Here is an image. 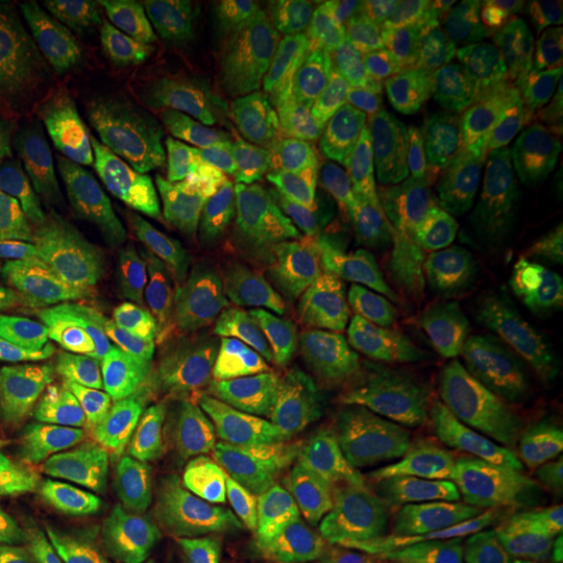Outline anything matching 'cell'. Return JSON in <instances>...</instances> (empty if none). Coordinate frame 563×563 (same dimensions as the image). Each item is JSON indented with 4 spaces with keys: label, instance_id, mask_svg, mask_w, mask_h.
<instances>
[{
    "label": "cell",
    "instance_id": "22",
    "mask_svg": "<svg viewBox=\"0 0 563 563\" xmlns=\"http://www.w3.org/2000/svg\"><path fill=\"white\" fill-rule=\"evenodd\" d=\"M463 305L472 328L474 367L504 369L541 341L543 305L532 297L474 276L463 284Z\"/></svg>",
    "mask_w": 563,
    "mask_h": 563
},
{
    "label": "cell",
    "instance_id": "32",
    "mask_svg": "<svg viewBox=\"0 0 563 563\" xmlns=\"http://www.w3.org/2000/svg\"><path fill=\"white\" fill-rule=\"evenodd\" d=\"M443 558L444 563H537L522 547L478 523L455 528L444 543Z\"/></svg>",
    "mask_w": 563,
    "mask_h": 563
},
{
    "label": "cell",
    "instance_id": "42",
    "mask_svg": "<svg viewBox=\"0 0 563 563\" xmlns=\"http://www.w3.org/2000/svg\"><path fill=\"white\" fill-rule=\"evenodd\" d=\"M2 534H4V532H2V523H0V539H2Z\"/></svg>",
    "mask_w": 563,
    "mask_h": 563
},
{
    "label": "cell",
    "instance_id": "31",
    "mask_svg": "<svg viewBox=\"0 0 563 563\" xmlns=\"http://www.w3.org/2000/svg\"><path fill=\"white\" fill-rule=\"evenodd\" d=\"M67 514H76L67 486L0 476V518L36 522L55 520Z\"/></svg>",
    "mask_w": 563,
    "mask_h": 563
},
{
    "label": "cell",
    "instance_id": "18",
    "mask_svg": "<svg viewBox=\"0 0 563 563\" xmlns=\"http://www.w3.org/2000/svg\"><path fill=\"white\" fill-rule=\"evenodd\" d=\"M197 9L211 20L223 48L246 67L299 90L316 80L280 4L269 0H202Z\"/></svg>",
    "mask_w": 563,
    "mask_h": 563
},
{
    "label": "cell",
    "instance_id": "3",
    "mask_svg": "<svg viewBox=\"0 0 563 563\" xmlns=\"http://www.w3.org/2000/svg\"><path fill=\"white\" fill-rule=\"evenodd\" d=\"M560 81V65L522 18L444 81L439 165L446 181L481 195L518 180Z\"/></svg>",
    "mask_w": 563,
    "mask_h": 563
},
{
    "label": "cell",
    "instance_id": "37",
    "mask_svg": "<svg viewBox=\"0 0 563 563\" xmlns=\"http://www.w3.org/2000/svg\"><path fill=\"white\" fill-rule=\"evenodd\" d=\"M539 38L544 51L560 67L563 65V0L539 2L537 4V25Z\"/></svg>",
    "mask_w": 563,
    "mask_h": 563
},
{
    "label": "cell",
    "instance_id": "34",
    "mask_svg": "<svg viewBox=\"0 0 563 563\" xmlns=\"http://www.w3.org/2000/svg\"><path fill=\"white\" fill-rule=\"evenodd\" d=\"M30 255V244L0 225V323L25 316L23 292L32 267Z\"/></svg>",
    "mask_w": 563,
    "mask_h": 563
},
{
    "label": "cell",
    "instance_id": "33",
    "mask_svg": "<svg viewBox=\"0 0 563 563\" xmlns=\"http://www.w3.org/2000/svg\"><path fill=\"white\" fill-rule=\"evenodd\" d=\"M284 518L295 537V563H342V547L334 532L292 497H280Z\"/></svg>",
    "mask_w": 563,
    "mask_h": 563
},
{
    "label": "cell",
    "instance_id": "6",
    "mask_svg": "<svg viewBox=\"0 0 563 563\" xmlns=\"http://www.w3.org/2000/svg\"><path fill=\"white\" fill-rule=\"evenodd\" d=\"M276 190L301 218L372 225L413 253L446 244L460 225L455 207L418 165L388 153L313 155L284 169Z\"/></svg>",
    "mask_w": 563,
    "mask_h": 563
},
{
    "label": "cell",
    "instance_id": "13",
    "mask_svg": "<svg viewBox=\"0 0 563 563\" xmlns=\"http://www.w3.org/2000/svg\"><path fill=\"white\" fill-rule=\"evenodd\" d=\"M302 53L346 92H372L388 76L395 18L376 0H292L284 4Z\"/></svg>",
    "mask_w": 563,
    "mask_h": 563
},
{
    "label": "cell",
    "instance_id": "4",
    "mask_svg": "<svg viewBox=\"0 0 563 563\" xmlns=\"http://www.w3.org/2000/svg\"><path fill=\"white\" fill-rule=\"evenodd\" d=\"M76 514L128 563H199L211 543L202 499L113 423L67 455Z\"/></svg>",
    "mask_w": 563,
    "mask_h": 563
},
{
    "label": "cell",
    "instance_id": "29",
    "mask_svg": "<svg viewBox=\"0 0 563 563\" xmlns=\"http://www.w3.org/2000/svg\"><path fill=\"white\" fill-rule=\"evenodd\" d=\"M463 284L437 286L413 297H393V309L402 323L422 330L446 346L470 351L472 328L465 316Z\"/></svg>",
    "mask_w": 563,
    "mask_h": 563
},
{
    "label": "cell",
    "instance_id": "14",
    "mask_svg": "<svg viewBox=\"0 0 563 563\" xmlns=\"http://www.w3.org/2000/svg\"><path fill=\"white\" fill-rule=\"evenodd\" d=\"M311 367L332 443L367 470L386 474L397 460L402 423L413 401L365 362L341 365L316 349Z\"/></svg>",
    "mask_w": 563,
    "mask_h": 563
},
{
    "label": "cell",
    "instance_id": "23",
    "mask_svg": "<svg viewBox=\"0 0 563 563\" xmlns=\"http://www.w3.org/2000/svg\"><path fill=\"white\" fill-rule=\"evenodd\" d=\"M520 20L516 4L504 0H444L428 11V57L443 81L478 59Z\"/></svg>",
    "mask_w": 563,
    "mask_h": 563
},
{
    "label": "cell",
    "instance_id": "16",
    "mask_svg": "<svg viewBox=\"0 0 563 563\" xmlns=\"http://www.w3.org/2000/svg\"><path fill=\"white\" fill-rule=\"evenodd\" d=\"M472 434L470 383L462 363L453 362L422 393L407 413L397 449V474L407 493L439 483Z\"/></svg>",
    "mask_w": 563,
    "mask_h": 563
},
{
    "label": "cell",
    "instance_id": "38",
    "mask_svg": "<svg viewBox=\"0 0 563 563\" xmlns=\"http://www.w3.org/2000/svg\"><path fill=\"white\" fill-rule=\"evenodd\" d=\"M539 302L543 305L541 344L563 341V278L549 290L543 301Z\"/></svg>",
    "mask_w": 563,
    "mask_h": 563
},
{
    "label": "cell",
    "instance_id": "9",
    "mask_svg": "<svg viewBox=\"0 0 563 563\" xmlns=\"http://www.w3.org/2000/svg\"><path fill=\"white\" fill-rule=\"evenodd\" d=\"M181 290L190 341L216 380L263 418L322 439L320 402L301 355L267 341L184 272Z\"/></svg>",
    "mask_w": 563,
    "mask_h": 563
},
{
    "label": "cell",
    "instance_id": "24",
    "mask_svg": "<svg viewBox=\"0 0 563 563\" xmlns=\"http://www.w3.org/2000/svg\"><path fill=\"white\" fill-rule=\"evenodd\" d=\"M0 476L60 486L67 481V455L38 402L7 384H0Z\"/></svg>",
    "mask_w": 563,
    "mask_h": 563
},
{
    "label": "cell",
    "instance_id": "26",
    "mask_svg": "<svg viewBox=\"0 0 563 563\" xmlns=\"http://www.w3.org/2000/svg\"><path fill=\"white\" fill-rule=\"evenodd\" d=\"M334 297V362H367L386 341L395 320L390 295H380L342 274L332 278Z\"/></svg>",
    "mask_w": 563,
    "mask_h": 563
},
{
    "label": "cell",
    "instance_id": "40",
    "mask_svg": "<svg viewBox=\"0 0 563 563\" xmlns=\"http://www.w3.org/2000/svg\"><path fill=\"white\" fill-rule=\"evenodd\" d=\"M544 386V390H547V395H549V399L553 402V407L558 409V413L563 418V390L555 383H547V380H541Z\"/></svg>",
    "mask_w": 563,
    "mask_h": 563
},
{
    "label": "cell",
    "instance_id": "30",
    "mask_svg": "<svg viewBox=\"0 0 563 563\" xmlns=\"http://www.w3.org/2000/svg\"><path fill=\"white\" fill-rule=\"evenodd\" d=\"M528 186L551 216L563 209V80L526 157Z\"/></svg>",
    "mask_w": 563,
    "mask_h": 563
},
{
    "label": "cell",
    "instance_id": "17",
    "mask_svg": "<svg viewBox=\"0 0 563 563\" xmlns=\"http://www.w3.org/2000/svg\"><path fill=\"white\" fill-rule=\"evenodd\" d=\"M0 384L38 402L63 451L74 453L90 441L80 397L38 320L20 316L0 323Z\"/></svg>",
    "mask_w": 563,
    "mask_h": 563
},
{
    "label": "cell",
    "instance_id": "19",
    "mask_svg": "<svg viewBox=\"0 0 563 563\" xmlns=\"http://www.w3.org/2000/svg\"><path fill=\"white\" fill-rule=\"evenodd\" d=\"M201 84L211 111L234 134H262L295 120L309 95L269 80L234 59L222 44L205 42Z\"/></svg>",
    "mask_w": 563,
    "mask_h": 563
},
{
    "label": "cell",
    "instance_id": "8",
    "mask_svg": "<svg viewBox=\"0 0 563 563\" xmlns=\"http://www.w3.org/2000/svg\"><path fill=\"white\" fill-rule=\"evenodd\" d=\"M74 228L128 316L162 332L188 325L180 267L136 181L120 176L101 184L76 211Z\"/></svg>",
    "mask_w": 563,
    "mask_h": 563
},
{
    "label": "cell",
    "instance_id": "10",
    "mask_svg": "<svg viewBox=\"0 0 563 563\" xmlns=\"http://www.w3.org/2000/svg\"><path fill=\"white\" fill-rule=\"evenodd\" d=\"M41 21L81 109L115 151L132 148L162 125L159 88L120 42L65 0L41 7Z\"/></svg>",
    "mask_w": 563,
    "mask_h": 563
},
{
    "label": "cell",
    "instance_id": "15",
    "mask_svg": "<svg viewBox=\"0 0 563 563\" xmlns=\"http://www.w3.org/2000/svg\"><path fill=\"white\" fill-rule=\"evenodd\" d=\"M260 443L278 483L334 532L351 563H369L380 516L362 484L318 462L276 428H262Z\"/></svg>",
    "mask_w": 563,
    "mask_h": 563
},
{
    "label": "cell",
    "instance_id": "35",
    "mask_svg": "<svg viewBox=\"0 0 563 563\" xmlns=\"http://www.w3.org/2000/svg\"><path fill=\"white\" fill-rule=\"evenodd\" d=\"M369 563H444V558L430 534L413 526H401L388 532Z\"/></svg>",
    "mask_w": 563,
    "mask_h": 563
},
{
    "label": "cell",
    "instance_id": "27",
    "mask_svg": "<svg viewBox=\"0 0 563 563\" xmlns=\"http://www.w3.org/2000/svg\"><path fill=\"white\" fill-rule=\"evenodd\" d=\"M453 362V353L444 342L402 323L395 313L386 341L365 363L386 383L397 386L411 401H416Z\"/></svg>",
    "mask_w": 563,
    "mask_h": 563
},
{
    "label": "cell",
    "instance_id": "5",
    "mask_svg": "<svg viewBox=\"0 0 563 563\" xmlns=\"http://www.w3.org/2000/svg\"><path fill=\"white\" fill-rule=\"evenodd\" d=\"M467 383L470 495L495 518L534 532L547 495L563 486V418L543 383L520 369L474 367Z\"/></svg>",
    "mask_w": 563,
    "mask_h": 563
},
{
    "label": "cell",
    "instance_id": "41",
    "mask_svg": "<svg viewBox=\"0 0 563 563\" xmlns=\"http://www.w3.org/2000/svg\"><path fill=\"white\" fill-rule=\"evenodd\" d=\"M553 228H555V236H558V246H560V257H562L563 267V209L558 213H553Z\"/></svg>",
    "mask_w": 563,
    "mask_h": 563
},
{
    "label": "cell",
    "instance_id": "2",
    "mask_svg": "<svg viewBox=\"0 0 563 563\" xmlns=\"http://www.w3.org/2000/svg\"><path fill=\"white\" fill-rule=\"evenodd\" d=\"M101 155L99 132L30 13L0 7V222H53Z\"/></svg>",
    "mask_w": 563,
    "mask_h": 563
},
{
    "label": "cell",
    "instance_id": "25",
    "mask_svg": "<svg viewBox=\"0 0 563 563\" xmlns=\"http://www.w3.org/2000/svg\"><path fill=\"white\" fill-rule=\"evenodd\" d=\"M0 544L11 563H128L78 514L11 523Z\"/></svg>",
    "mask_w": 563,
    "mask_h": 563
},
{
    "label": "cell",
    "instance_id": "1",
    "mask_svg": "<svg viewBox=\"0 0 563 563\" xmlns=\"http://www.w3.org/2000/svg\"><path fill=\"white\" fill-rule=\"evenodd\" d=\"M172 223L202 288L267 341L288 349L330 330V265L299 223L246 190L192 192Z\"/></svg>",
    "mask_w": 563,
    "mask_h": 563
},
{
    "label": "cell",
    "instance_id": "21",
    "mask_svg": "<svg viewBox=\"0 0 563 563\" xmlns=\"http://www.w3.org/2000/svg\"><path fill=\"white\" fill-rule=\"evenodd\" d=\"M86 11L104 34L153 67L205 48L197 2L181 0H92Z\"/></svg>",
    "mask_w": 563,
    "mask_h": 563
},
{
    "label": "cell",
    "instance_id": "28",
    "mask_svg": "<svg viewBox=\"0 0 563 563\" xmlns=\"http://www.w3.org/2000/svg\"><path fill=\"white\" fill-rule=\"evenodd\" d=\"M295 537L280 507L260 484L236 505L232 563H295Z\"/></svg>",
    "mask_w": 563,
    "mask_h": 563
},
{
    "label": "cell",
    "instance_id": "39",
    "mask_svg": "<svg viewBox=\"0 0 563 563\" xmlns=\"http://www.w3.org/2000/svg\"><path fill=\"white\" fill-rule=\"evenodd\" d=\"M534 360L553 374V383L563 390V341L539 344L534 349Z\"/></svg>",
    "mask_w": 563,
    "mask_h": 563
},
{
    "label": "cell",
    "instance_id": "20",
    "mask_svg": "<svg viewBox=\"0 0 563 563\" xmlns=\"http://www.w3.org/2000/svg\"><path fill=\"white\" fill-rule=\"evenodd\" d=\"M320 234L328 253L346 274L395 292V297H413L437 286L463 282L457 265L407 251L363 223L325 220Z\"/></svg>",
    "mask_w": 563,
    "mask_h": 563
},
{
    "label": "cell",
    "instance_id": "7",
    "mask_svg": "<svg viewBox=\"0 0 563 563\" xmlns=\"http://www.w3.org/2000/svg\"><path fill=\"white\" fill-rule=\"evenodd\" d=\"M113 318L118 346L153 432L186 449L222 495L242 493L253 481V460L199 365L162 330L123 311Z\"/></svg>",
    "mask_w": 563,
    "mask_h": 563
},
{
    "label": "cell",
    "instance_id": "12",
    "mask_svg": "<svg viewBox=\"0 0 563 563\" xmlns=\"http://www.w3.org/2000/svg\"><path fill=\"white\" fill-rule=\"evenodd\" d=\"M463 236L493 280L543 301L562 280L555 228L534 190L511 181L463 205Z\"/></svg>",
    "mask_w": 563,
    "mask_h": 563
},
{
    "label": "cell",
    "instance_id": "11",
    "mask_svg": "<svg viewBox=\"0 0 563 563\" xmlns=\"http://www.w3.org/2000/svg\"><path fill=\"white\" fill-rule=\"evenodd\" d=\"M25 292L71 386L97 407H128L120 367L109 342L107 313L80 241L55 242L32 262Z\"/></svg>",
    "mask_w": 563,
    "mask_h": 563
},
{
    "label": "cell",
    "instance_id": "36",
    "mask_svg": "<svg viewBox=\"0 0 563 563\" xmlns=\"http://www.w3.org/2000/svg\"><path fill=\"white\" fill-rule=\"evenodd\" d=\"M534 544L544 563H563V486L544 499L543 518L534 528Z\"/></svg>",
    "mask_w": 563,
    "mask_h": 563
}]
</instances>
